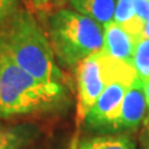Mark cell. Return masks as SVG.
Instances as JSON below:
<instances>
[{
  "label": "cell",
  "mask_w": 149,
  "mask_h": 149,
  "mask_svg": "<svg viewBox=\"0 0 149 149\" xmlns=\"http://www.w3.org/2000/svg\"><path fill=\"white\" fill-rule=\"evenodd\" d=\"M0 42L22 70L47 85H65L47 35L30 10L17 9L0 26Z\"/></svg>",
  "instance_id": "cell-1"
},
{
  "label": "cell",
  "mask_w": 149,
  "mask_h": 149,
  "mask_svg": "<svg viewBox=\"0 0 149 149\" xmlns=\"http://www.w3.org/2000/svg\"><path fill=\"white\" fill-rule=\"evenodd\" d=\"M65 85H47L22 70L0 42V118L57 111L67 103Z\"/></svg>",
  "instance_id": "cell-2"
},
{
  "label": "cell",
  "mask_w": 149,
  "mask_h": 149,
  "mask_svg": "<svg viewBox=\"0 0 149 149\" xmlns=\"http://www.w3.org/2000/svg\"><path fill=\"white\" fill-rule=\"evenodd\" d=\"M49 31L55 56L70 67L103 49V27L77 11L55 10L49 17Z\"/></svg>",
  "instance_id": "cell-3"
},
{
  "label": "cell",
  "mask_w": 149,
  "mask_h": 149,
  "mask_svg": "<svg viewBox=\"0 0 149 149\" xmlns=\"http://www.w3.org/2000/svg\"><path fill=\"white\" fill-rule=\"evenodd\" d=\"M136 73L130 63L112 58L103 51L92 54L77 65V123L86 119L88 112L109 83L125 74Z\"/></svg>",
  "instance_id": "cell-4"
},
{
  "label": "cell",
  "mask_w": 149,
  "mask_h": 149,
  "mask_svg": "<svg viewBox=\"0 0 149 149\" xmlns=\"http://www.w3.org/2000/svg\"><path fill=\"white\" fill-rule=\"evenodd\" d=\"M136 78L137 73L125 74L104 88L85 119L88 127L100 132H114L124 95Z\"/></svg>",
  "instance_id": "cell-5"
},
{
  "label": "cell",
  "mask_w": 149,
  "mask_h": 149,
  "mask_svg": "<svg viewBox=\"0 0 149 149\" xmlns=\"http://www.w3.org/2000/svg\"><path fill=\"white\" fill-rule=\"evenodd\" d=\"M147 100L144 92V81L138 76L132 82L124 95L119 118L116 123L114 132L133 130L138 128L147 118Z\"/></svg>",
  "instance_id": "cell-6"
},
{
  "label": "cell",
  "mask_w": 149,
  "mask_h": 149,
  "mask_svg": "<svg viewBox=\"0 0 149 149\" xmlns=\"http://www.w3.org/2000/svg\"><path fill=\"white\" fill-rule=\"evenodd\" d=\"M103 49L102 51L109 57L132 65L134 51L139 41L128 34L116 21L103 25Z\"/></svg>",
  "instance_id": "cell-7"
},
{
  "label": "cell",
  "mask_w": 149,
  "mask_h": 149,
  "mask_svg": "<svg viewBox=\"0 0 149 149\" xmlns=\"http://www.w3.org/2000/svg\"><path fill=\"white\" fill-rule=\"evenodd\" d=\"M70 4L77 13L93 19L98 24L106 25L113 20L114 0H70Z\"/></svg>",
  "instance_id": "cell-8"
},
{
  "label": "cell",
  "mask_w": 149,
  "mask_h": 149,
  "mask_svg": "<svg viewBox=\"0 0 149 149\" xmlns=\"http://www.w3.org/2000/svg\"><path fill=\"white\" fill-rule=\"evenodd\" d=\"M77 149H136V142L124 134H107L86 139Z\"/></svg>",
  "instance_id": "cell-9"
},
{
  "label": "cell",
  "mask_w": 149,
  "mask_h": 149,
  "mask_svg": "<svg viewBox=\"0 0 149 149\" xmlns=\"http://www.w3.org/2000/svg\"><path fill=\"white\" fill-rule=\"evenodd\" d=\"M30 138L29 127L6 125L0 122V149H21Z\"/></svg>",
  "instance_id": "cell-10"
},
{
  "label": "cell",
  "mask_w": 149,
  "mask_h": 149,
  "mask_svg": "<svg viewBox=\"0 0 149 149\" xmlns=\"http://www.w3.org/2000/svg\"><path fill=\"white\" fill-rule=\"evenodd\" d=\"M132 66L141 80L149 78V39L141 40L132 58Z\"/></svg>",
  "instance_id": "cell-11"
},
{
  "label": "cell",
  "mask_w": 149,
  "mask_h": 149,
  "mask_svg": "<svg viewBox=\"0 0 149 149\" xmlns=\"http://www.w3.org/2000/svg\"><path fill=\"white\" fill-rule=\"evenodd\" d=\"M136 17V0H118L114 9L113 21L120 26Z\"/></svg>",
  "instance_id": "cell-12"
},
{
  "label": "cell",
  "mask_w": 149,
  "mask_h": 149,
  "mask_svg": "<svg viewBox=\"0 0 149 149\" xmlns=\"http://www.w3.org/2000/svg\"><path fill=\"white\" fill-rule=\"evenodd\" d=\"M19 0H0V26L17 10Z\"/></svg>",
  "instance_id": "cell-13"
},
{
  "label": "cell",
  "mask_w": 149,
  "mask_h": 149,
  "mask_svg": "<svg viewBox=\"0 0 149 149\" xmlns=\"http://www.w3.org/2000/svg\"><path fill=\"white\" fill-rule=\"evenodd\" d=\"M27 4L34 11L42 14L55 9V0H27Z\"/></svg>",
  "instance_id": "cell-14"
},
{
  "label": "cell",
  "mask_w": 149,
  "mask_h": 149,
  "mask_svg": "<svg viewBox=\"0 0 149 149\" xmlns=\"http://www.w3.org/2000/svg\"><path fill=\"white\" fill-rule=\"evenodd\" d=\"M144 92H146V100H147V107H148V116L146 118V123L149 127V78L144 80Z\"/></svg>",
  "instance_id": "cell-15"
},
{
  "label": "cell",
  "mask_w": 149,
  "mask_h": 149,
  "mask_svg": "<svg viewBox=\"0 0 149 149\" xmlns=\"http://www.w3.org/2000/svg\"><path fill=\"white\" fill-rule=\"evenodd\" d=\"M149 39V13L146 19V24H144V30H143V40Z\"/></svg>",
  "instance_id": "cell-16"
},
{
  "label": "cell",
  "mask_w": 149,
  "mask_h": 149,
  "mask_svg": "<svg viewBox=\"0 0 149 149\" xmlns=\"http://www.w3.org/2000/svg\"><path fill=\"white\" fill-rule=\"evenodd\" d=\"M67 1H68V0H55V9H56V10L62 9L65 5H66Z\"/></svg>",
  "instance_id": "cell-17"
},
{
  "label": "cell",
  "mask_w": 149,
  "mask_h": 149,
  "mask_svg": "<svg viewBox=\"0 0 149 149\" xmlns=\"http://www.w3.org/2000/svg\"><path fill=\"white\" fill-rule=\"evenodd\" d=\"M146 149H149V141H148V143H147V146H146Z\"/></svg>",
  "instance_id": "cell-18"
},
{
  "label": "cell",
  "mask_w": 149,
  "mask_h": 149,
  "mask_svg": "<svg viewBox=\"0 0 149 149\" xmlns=\"http://www.w3.org/2000/svg\"><path fill=\"white\" fill-rule=\"evenodd\" d=\"M26 1H27V0H26Z\"/></svg>",
  "instance_id": "cell-19"
}]
</instances>
